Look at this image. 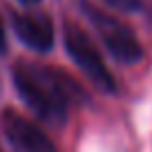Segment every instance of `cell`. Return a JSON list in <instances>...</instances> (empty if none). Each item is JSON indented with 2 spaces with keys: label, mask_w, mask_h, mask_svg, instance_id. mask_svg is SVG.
Returning <instances> with one entry per match:
<instances>
[{
  "label": "cell",
  "mask_w": 152,
  "mask_h": 152,
  "mask_svg": "<svg viewBox=\"0 0 152 152\" xmlns=\"http://www.w3.org/2000/svg\"><path fill=\"white\" fill-rule=\"evenodd\" d=\"M14 83L20 99L43 121L63 123L67 119L74 85L65 74L36 63H20L14 69Z\"/></svg>",
  "instance_id": "1"
},
{
  "label": "cell",
  "mask_w": 152,
  "mask_h": 152,
  "mask_svg": "<svg viewBox=\"0 0 152 152\" xmlns=\"http://www.w3.org/2000/svg\"><path fill=\"white\" fill-rule=\"evenodd\" d=\"M87 18L92 20V25L96 27L103 45L107 47V52L112 54L119 63H125V65H132V63H139L143 58V49L141 43L137 40V36L132 34V29L128 25H123L121 20H116L114 16L103 14V11L94 9V7L87 5Z\"/></svg>",
  "instance_id": "2"
},
{
  "label": "cell",
  "mask_w": 152,
  "mask_h": 152,
  "mask_svg": "<svg viewBox=\"0 0 152 152\" xmlns=\"http://www.w3.org/2000/svg\"><path fill=\"white\" fill-rule=\"evenodd\" d=\"M65 49L96 87H101L103 92H114V76L105 67V61L99 54L96 45L92 43V38L81 27L76 25L65 27Z\"/></svg>",
  "instance_id": "3"
},
{
  "label": "cell",
  "mask_w": 152,
  "mask_h": 152,
  "mask_svg": "<svg viewBox=\"0 0 152 152\" xmlns=\"http://www.w3.org/2000/svg\"><path fill=\"white\" fill-rule=\"evenodd\" d=\"M2 130L18 152H56L43 130L16 112L2 114Z\"/></svg>",
  "instance_id": "4"
},
{
  "label": "cell",
  "mask_w": 152,
  "mask_h": 152,
  "mask_svg": "<svg viewBox=\"0 0 152 152\" xmlns=\"http://www.w3.org/2000/svg\"><path fill=\"white\" fill-rule=\"evenodd\" d=\"M14 31L29 49L36 52H49L54 45V25L45 14H16Z\"/></svg>",
  "instance_id": "5"
},
{
  "label": "cell",
  "mask_w": 152,
  "mask_h": 152,
  "mask_svg": "<svg viewBox=\"0 0 152 152\" xmlns=\"http://www.w3.org/2000/svg\"><path fill=\"white\" fill-rule=\"evenodd\" d=\"M105 2H110L112 7H116V9H123V11H137L139 9V0H105Z\"/></svg>",
  "instance_id": "6"
},
{
  "label": "cell",
  "mask_w": 152,
  "mask_h": 152,
  "mask_svg": "<svg viewBox=\"0 0 152 152\" xmlns=\"http://www.w3.org/2000/svg\"><path fill=\"white\" fill-rule=\"evenodd\" d=\"M5 52V27H2V20H0V54Z\"/></svg>",
  "instance_id": "7"
},
{
  "label": "cell",
  "mask_w": 152,
  "mask_h": 152,
  "mask_svg": "<svg viewBox=\"0 0 152 152\" xmlns=\"http://www.w3.org/2000/svg\"><path fill=\"white\" fill-rule=\"evenodd\" d=\"M20 2H25V5H36L38 0H20Z\"/></svg>",
  "instance_id": "8"
}]
</instances>
